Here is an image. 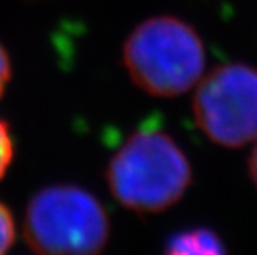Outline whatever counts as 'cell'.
<instances>
[{
    "mask_svg": "<svg viewBox=\"0 0 257 255\" xmlns=\"http://www.w3.org/2000/svg\"><path fill=\"white\" fill-rule=\"evenodd\" d=\"M249 176H250V181L257 187V144L252 151V154L249 157Z\"/></svg>",
    "mask_w": 257,
    "mask_h": 255,
    "instance_id": "9",
    "label": "cell"
},
{
    "mask_svg": "<svg viewBox=\"0 0 257 255\" xmlns=\"http://www.w3.org/2000/svg\"><path fill=\"white\" fill-rule=\"evenodd\" d=\"M10 75H12V67H10V60L5 48L0 45V96L4 95L5 88H7Z\"/></svg>",
    "mask_w": 257,
    "mask_h": 255,
    "instance_id": "8",
    "label": "cell"
},
{
    "mask_svg": "<svg viewBox=\"0 0 257 255\" xmlns=\"http://www.w3.org/2000/svg\"><path fill=\"white\" fill-rule=\"evenodd\" d=\"M124 68L148 95L173 98L202 77L206 52L194 29L176 17H151L136 27L123 47Z\"/></svg>",
    "mask_w": 257,
    "mask_h": 255,
    "instance_id": "2",
    "label": "cell"
},
{
    "mask_svg": "<svg viewBox=\"0 0 257 255\" xmlns=\"http://www.w3.org/2000/svg\"><path fill=\"white\" fill-rule=\"evenodd\" d=\"M24 235L38 255H100L110 237V219L88 191L57 184L30 199Z\"/></svg>",
    "mask_w": 257,
    "mask_h": 255,
    "instance_id": "3",
    "label": "cell"
},
{
    "mask_svg": "<svg viewBox=\"0 0 257 255\" xmlns=\"http://www.w3.org/2000/svg\"><path fill=\"white\" fill-rule=\"evenodd\" d=\"M15 240V222L7 205L0 202V255H7Z\"/></svg>",
    "mask_w": 257,
    "mask_h": 255,
    "instance_id": "6",
    "label": "cell"
},
{
    "mask_svg": "<svg viewBox=\"0 0 257 255\" xmlns=\"http://www.w3.org/2000/svg\"><path fill=\"white\" fill-rule=\"evenodd\" d=\"M14 159V139L10 134L9 124L0 118V179L7 172Z\"/></svg>",
    "mask_w": 257,
    "mask_h": 255,
    "instance_id": "7",
    "label": "cell"
},
{
    "mask_svg": "<svg viewBox=\"0 0 257 255\" xmlns=\"http://www.w3.org/2000/svg\"><path fill=\"white\" fill-rule=\"evenodd\" d=\"M165 255H227L221 237L206 227L181 230L168 238Z\"/></svg>",
    "mask_w": 257,
    "mask_h": 255,
    "instance_id": "5",
    "label": "cell"
},
{
    "mask_svg": "<svg viewBox=\"0 0 257 255\" xmlns=\"http://www.w3.org/2000/svg\"><path fill=\"white\" fill-rule=\"evenodd\" d=\"M193 179L188 156L156 115L119 146L108 162L113 197L136 214H158L181 199Z\"/></svg>",
    "mask_w": 257,
    "mask_h": 255,
    "instance_id": "1",
    "label": "cell"
},
{
    "mask_svg": "<svg viewBox=\"0 0 257 255\" xmlns=\"http://www.w3.org/2000/svg\"><path fill=\"white\" fill-rule=\"evenodd\" d=\"M193 115L201 131L224 148L257 139V68L244 63L214 68L196 88Z\"/></svg>",
    "mask_w": 257,
    "mask_h": 255,
    "instance_id": "4",
    "label": "cell"
}]
</instances>
